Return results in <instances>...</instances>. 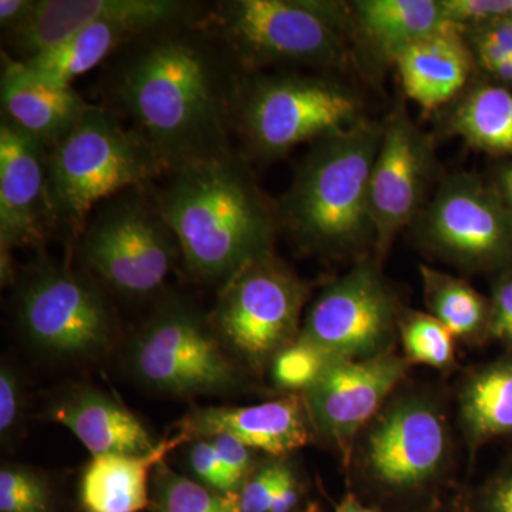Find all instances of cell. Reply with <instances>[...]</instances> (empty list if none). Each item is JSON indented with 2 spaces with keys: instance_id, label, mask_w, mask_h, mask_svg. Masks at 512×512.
Listing matches in <instances>:
<instances>
[{
  "instance_id": "obj_1",
  "label": "cell",
  "mask_w": 512,
  "mask_h": 512,
  "mask_svg": "<svg viewBox=\"0 0 512 512\" xmlns=\"http://www.w3.org/2000/svg\"><path fill=\"white\" fill-rule=\"evenodd\" d=\"M204 18L150 30L106 63L110 109L133 120L168 170L234 147L247 72Z\"/></svg>"
},
{
  "instance_id": "obj_2",
  "label": "cell",
  "mask_w": 512,
  "mask_h": 512,
  "mask_svg": "<svg viewBox=\"0 0 512 512\" xmlns=\"http://www.w3.org/2000/svg\"><path fill=\"white\" fill-rule=\"evenodd\" d=\"M160 180L151 184L154 201L195 278L224 285L249 262L274 252L276 202L237 148L175 167Z\"/></svg>"
},
{
  "instance_id": "obj_3",
  "label": "cell",
  "mask_w": 512,
  "mask_h": 512,
  "mask_svg": "<svg viewBox=\"0 0 512 512\" xmlns=\"http://www.w3.org/2000/svg\"><path fill=\"white\" fill-rule=\"evenodd\" d=\"M383 133L384 121L362 120L312 144L276 202L279 229L299 247L325 256L375 248L369 187Z\"/></svg>"
},
{
  "instance_id": "obj_4",
  "label": "cell",
  "mask_w": 512,
  "mask_h": 512,
  "mask_svg": "<svg viewBox=\"0 0 512 512\" xmlns=\"http://www.w3.org/2000/svg\"><path fill=\"white\" fill-rule=\"evenodd\" d=\"M168 167L119 113L92 104L73 130L47 150L50 200L57 225L79 237L101 202L160 180Z\"/></svg>"
},
{
  "instance_id": "obj_5",
  "label": "cell",
  "mask_w": 512,
  "mask_h": 512,
  "mask_svg": "<svg viewBox=\"0 0 512 512\" xmlns=\"http://www.w3.org/2000/svg\"><path fill=\"white\" fill-rule=\"evenodd\" d=\"M204 22L247 73L272 64L339 66L346 57L348 6L325 0H224Z\"/></svg>"
},
{
  "instance_id": "obj_6",
  "label": "cell",
  "mask_w": 512,
  "mask_h": 512,
  "mask_svg": "<svg viewBox=\"0 0 512 512\" xmlns=\"http://www.w3.org/2000/svg\"><path fill=\"white\" fill-rule=\"evenodd\" d=\"M362 104L325 77L245 74L235 113L234 134L245 157L274 160L308 141L332 136L360 123Z\"/></svg>"
},
{
  "instance_id": "obj_7",
  "label": "cell",
  "mask_w": 512,
  "mask_h": 512,
  "mask_svg": "<svg viewBox=\"0 0 512 512\" xmlns=\"http://www.w3.org/2000/svg\"><path fill=\"white\" fill-rule=\"evenodd\" d=\"M451 463L453 437L439 397L399 389L360 431L349 466L382 493L409 495L440 483Z\"/></svg>"
},
{
  "instance_id": "obj_8",
  "label": "cell",
  "mask_w": 512,
  "mask_h": 512,
  "mask_svg": "<svg viewBox=\"0 0 512 512\" xmlns=\"http://www.w3.org/2000/svg\"><path fill=\"white\" fill-rule=\"evenodd\" d=\"M308 296L309 286L271 252L222 285L208 322L229 356L262 373L301 336Z\"/></svg>"
},
{
  "instance_id": "obj_9",
  "label": "cell",
  "mask_w": 512,
  "mask_h": 512,
  "mask_svg": "<svg viewBox=\"0 0 512 512\" xmlns=\"http://www.w3.org/2000/svg\"><path fill=\"white\" fill-rule=\"evenodd\" d=\"M150 185L104 202L77 237L90 274L128 298L154 295L181 255L173 229L147 190Z\"/></svg>"
},
{
  "instance_id": "obj_10",
  "label": "cell",
  "mask_w": 512,
  "mask_h": 512,
  "mask_svg": "<svg viewBox=\"0 0 512 512\" xmlns=\"http://www.w3.org/2000/svg\"><path fill=\"white\" fill-rule=\"evenodd\" d=\"M128 360L140 382L175 396L229 393L241 384L237 363L208 319L181 303L165 306L148 320Z\"/></svg>"
},
{
  "instance_id": "obj_11",
  "label": "cell",
  "mask_w": 512,
  "mask_h": 512,
  "mask_svg": "<svg viewBox=\"0 0 512 512\" xmlns=\"http://www.w3.org/2000/svg\"><path fill=\"white\" fill-rule=\"evenodd\" d=\"M379 261L363 258L313 301L299 338L332 359L365 360L393 352L403 311Z\"/></svg>"
},
{
  "instance_id": "obj_12",
  "label": "cell",
  "mask_w": 512,
  "mask_h": 512,
  "mask_svg": "<svg viewBox=\"0 0 512 512\" xmlns=\"http://www.w3.org/2000/svg\"><path fill=\"white\" fill-rule=\"evenodd\" d=\"M420 244L466 271L512 269V210L477 175L444 178L420 212Z\"/></svg>"
},
{
  "instance_id": "obj_13",
  "label": "cell",
  "mask_w": 512,
  "mask_h": 512,
  "mask_svg": "<svg viewBox=\"0 0 512 512\" xmlns=\"http://www.w3.org/2000/svg\"><path fill=\"white\" fill-rule=\"evenodd\" d=\"M16 313L29 342L52 356H97L113 340V313L99 285L66 266H37L19 289Z\"/></svg>"
},
{
  "instance_id": "obj_14",
  "label": "cell",
  "mask_w": 512,
  "mask_h": 512,
  "mask_svg": "<svg viewBox=\"0 0 512 512\" xmlns=\"http://www.w3.org/2000/svg\"><path fill=\"white\" fill-rule=\"evenodd\" d=\"M410 367L394 350L372 359H335L303 392L316 436L339 451L345 466L360 431L399 390Z\"/></svg>"
},
{
  "instance_id": "obj_15",
  "label": "cell",
  "mask_w": 512,
  "mask_h": 512,
  "mask_svg": "<svg viewBox=\"0 0 512 512\" xmlns=\"http://www.w3.org/2000/svg\"><path fill=\"white\" fill-rule=\"evenodd\" d=\"M430 137L403 110L384 121V133L370 174V218L375 258L382 264L400 231L420 214L433 178Z\"/></svg>"
},
{
  "instance_id": "obj_16",
  "label": "cell",
  "mask_w": 512,
  "mask_h": 512,
  "mask_svg": "<svg viewBox=\"0 0 512 512\" xmlns=\"http://www.w3.org/2000/svg\"><path fill=\"white\" fill-rule=\"evenodd\" d=\"M59 229L47 177V150L0 121V254L40 245Z\"/></svg>"
},
{
  "instance_id": "obj_17",
  "label": "cell",
  "mask_w": 512,
  "mask_h": 512,
  "mask_svg": "<svg viewBox=\"0 0 512 512\" xmlns=\"http://www.w3.org/2000/svg\"><path fill=\"white\" fill-rule=\"evenodd\" d=\"M204 3L184 0H36L25 23L5 33L3 40L13 59H32L80 30L109 19H140L171 25L200 19Z\"/></svg>"
},
{
  "instance_id": "obj_18",
  "label": "cell",
  "mask_w": 512,
  "mask_h": 512,
  "mask_svg": "<svg viewBox=\"0 0 512 512\" xmlns=\"http://www.w3.org/2000/svg\"><path fill=\"white\" fill-rule=\"evenodd\" d=\"M187 441L227 433L252 450L281 458L313 439V424L303 393L249 407L197 409L178 423Z\"/></svg>"
},
{
  "instance_id": "obj_19",
  "label": "cell",
  "mask_w": 512,
  "mask_h": 512,
  "mask_svg": "<svg viewBox=\"0 0 512 512\" xmlns=\"http://www.w3.org/2000/svg\"><path fill=\"white\" fill-rule=\"evenodd\" d=\"M2 117L39 141L46 150L55 147L79 123L92 104L73 86L49 82L2 53Z\"/></svg>"
},
{
  "instance_id": "obj_20",
  "label": "cell",
  "mask_w": 512,
  "mask_h": 512,
  "mask_svg": "<svg viewBox=\"0 0 512 512\" xmlns=\"http://www.w3.org/2000/svg\"><path fill=\"white\" fill-rule=\"evenodd\" d=\"M47 416L72 431L93 456H141L158 444L130 410L93 387H74L60 394Z\"/></svg>"
},
{
  "instance_id": "obj_21",
  "label": "cell",
  "mask_w": 512,
  "mask_h": 512,
  "mask_svg": "<svg viewBox=\"0 0 512 512\" xmlns=\"http://www.w3.org/2000/svg\"><path fill=\"white\" fill-rule=\"evenodd\" d=\"M393 63L407 96L424 110H434L464 89L476 60L463 32L448 29L404 47Z\"/></svg>"
},
{
  "instance_id": "obj_22",
  "label": "cell",
  "mask_w": 512,
  "mask_h": 512,
  "mask_svg": "<svg viewBox=\"0 0 512 512\" xmlns=\"http://www.w3.org/2000/svg\"><path fill=\"white\" fill-rule=\"evenodd\" d=\"M187 443L183 434L165 439L141 456H93L80 483V503L86 512H140L150 505L148 478L174 448Z\"/></svg>"
},
{
  "instance_id": "obj_23",
  "label": "cell",
  "mask_w": 512,
  "mask_h": 512,
  "mask_svg": "<svg viewBox=\"0 0 512 512\" xmlns=\"http://www.w3.org/2000/svg\"><path fill=\"white\" fill-rule=\"evenodd\" d=\"M160 26L165 25L140 19L103 20L40 55L23 60V64L42 79L73 86L74 80L109 62L131 40Z\"/></svg>"
},
{
  "instance_id": "obj_24",
  "label": "cell",
  "mask_w": 512,
  "mask_h": 512,
  "mask_svg": "<svg viewBox=\"0 0 512 512\" xmlns=\"http://www.w3.org/2000/svg\"><path fill=\"white\" fill-rule=\"evenodd\" d=\"M350 10L357 32L390 62L423 37L458 29L446 19L441 0H357Z\"/></svg>"
},
{
  "instance_id": "obj_25",
  "label": "cell",
  "mask_w": 512,
  "mask_h": 512,
  "mask_svg": "<svg viewBox=\"0 0 512 512\" xmlns=\"http://www.w3.org/2000/svg\"><path fill=\"white\" fill-rule=\"evenodd\" d=\"M458 419L471 456L488 441L511 436V355L468 373L458 392Z\"/></svg>"
},
{
  "instance_id": "obj_26",
  "label": "cell",
  "mask_w": 512,
  "mask_h": 512,
  "mask_svg": "<svg viewBox=\"0 0 512 512\" xmlns=\"http://www.w3.org/2000/svg\"><path fill=\"white\" fill-rule=\"evenodd\" d=\"M447 130L485 153L512 156L511 89L478 84L468 90L448 116Z\"/></svg>"
},
{
  "instance_id": "obj_27",
  "label": "cell",
  "mask_w": 512,
  "mask_h": 512,
  "mask_svg": "<svg viewBox=\"0 0 512 512\" xmlns=\"http://www.w3.org/2000/svg\"><path fill=\"white\" fill-rule=\"evenodd\" d=\"M424 302L430 315L461 342L480 345L490 340V299L463 278L420 265Z\"/></svg>"
},
{
  "instance_id": "obj_28",
  "label": "cell",
  "mask_w": 512,
  "mask_h": 512,
  "mask_svg": "<svg viewBox=\"0 0 512 512\" xmlns=\"http://www.w3.org/2000/svg\"><path fill=\"white\" fill-rule=\"evenodd\" d=\"M399 340L410 365H424L450 372L457 365L456 336L430 313L403 308Z\"/></svg>"
},
{
  "instance_id": "obj_29",
  "label": "cell",
  "mask_w": 512,
  "mask_h": 512,
  "mask_svg": "<svg viewBox=\"0 0 512 512\" xmlns=\"http://www.w3.org/2000/svg\"><path fill=\"white\" fill-rule=\"evenodd\" d=\"M154 512H241L238 495H225L180 476L167 464L156 467Z\"/></svg>"
},
{
  "instance_id": "obj_30",
  "label": "cell",
  "mask_w": 512,
  "mask_h": 512,
  "mask_svg": "<svg viewBox=\"0 0 512 512\" xmlns=\"http://www.w3.org/2000/svg\"><path fill=\"white\" fill-rule=\"evenodd\" d=\"M332 360L335 359L323 350L299 338L275 357L269 370L279 389L303 393L319 379Z\"/></svg>"
},
{
  "instance_id": "obj_31",
  "label": "cell",
  "mask_w": 512,
  "mask_h": 512,
  "mask_svg": "<svg viewBox=\"0 0 512 512\" xmlns=\"http://www.w3.org/2000/svg\"><path fill=\"white\" fill-rule=\"evenodd\" d=\"M53 497L45 478L30 468L0 470V512H52Z\"/></svg>"
},
{
  "instance_id": "obj_32",
  "label": "cell",
  "mask_w": 512,
  "mask_h": 512,
  "mask_svg": "<svg viewBox=\"0 0 512 512\" xmlns=\"http://www.w3.org/2000/svg\"><path fill=\"white\" fill-rule=\"evenodd\" d=\"M474 60L487 72L501 60L512 59V19L505 18L463 32Z\"/></svg>"
},
{
  "instance_id": "obj_33",
  "label": "cell",
  "mask_w": 512,
  "mask_h": 512,
  "mask_svg": "<svg viewBox=\"0 0 512 512\" xmlns=\"http://www.w3.org/2000/svg\"><path fill=\"white\" fill-rule=\"evenodd\" d=\"M285 461L269 460L258 464L238 494L239 511L271 512Z\"/></svg>"
},
{
  "instance_id": "obj_34",
  "label": "cell",
  "mask_w": 512,
  "mask_h": 512,
  "mask_svg": "<svg viewBox=\"0 0 512 512\" xmlns=\"http://www.w3.org/2000/svg\"><path fill=\"white\" fill-rule=\"evenodd\" d=\"M444 15L461 32L510 16L512 0H441Z\"/></svg>"
},
{
  "instance_id": "obj_35",
  "label": "cell",
  "mask_w": 512,
  "mask_h": 512,
  "mask_svg": "<svg viewBox=\"0 0 512 512\" xmlns=\"http://www.w3.org/2000/svg\"><path fill=\"white\" fill-rule=\"evenodd\" d=\"M208 440L211 441L215 453L220 458L235 494H239L245 481L258 467L254 450L227 433L217 434V436H212Z\"/></svg>"
},
{
  "instance_id": "obj_36",
  "label": "cell",
  "mask_w": 512,
  "mask_h": 512,
  "mask_svg": "<svg viewBox=\"0 0 512 512\" xmlns=\"http://www.w3.org/2000/svg\"><path fill=\"white\" fill-rule=\"evenodd\" d=\"M188 464L194 476L205 487L225 495H238L229 483L224 467L210 440H194V444L188 451Z\"/></svg>"
},
{
  "instance_id": "obj_37",
  "label": "cell",
  "mask_w": 512,
  "mask_h": 512,
  "mask_svg": "<svg viewBox=\"0 0 512 512\" xmlns=\"http://www.w3.org/2000/svg\"><path fill=\"white\" fill-rule=\"evenodd\" d=\"M23 416V389L15 370L2 363L0 369V434L9 440L18 430Z\"/></svg>"
},
{
  "instance_id": "obj_38",
  "label": "cell",
  "mask_w": 512,
  "mask_h": 512,
  "mask_svg": "<svg viewBox=\"0 0 512 512\" xmlns=\"http://www.w3.org/2000/svg\"><path fill=\"white\" fill-rule=\"evenodd\" d=\"M490 306V339L504 343L512 330V269L501 272L495 279Z\"/></svg>"
},
{
  "instance_id": "obj_39",
  "label": "cell",
  "mask_w": 512,
  "mask_h": 512,
  "mask_svg": "<svg viewBox=\"0 0 512 512\" xmlns=\"http://www.w3.org/2000/svg\"><path fill=\"white\" fill-rule=\"evenodd\" d=\"M483 512H512V463L485 488Z\"/></svg>"
},
{
  "instance_id": "obj_40",
  "label": "cell",
  "mask_w": 512,
  "mask_h": 512,
  "mask_svg": "<svg viewBox=\"0 0 512 512\" xmlns=\"http://www.w3.org/2000/svg\"><path fill=\"white\" fill-rule=\"evenodd\" d=\"M299 498H301V484L292 467L285 463L271 512H292L298 505Z\"/></svg>"
},
{
  "instance_id": "obj_41",
  "label": "cell",
  "mask_w": 512,
  "mask_h": 512,
  "mask_svg": "<svg viewBox=\"0 0 512 512\" xmlns=\"http://www.w3.org/2000/svg\"><path fill=\"white\" fill-rule=\"evenodd\" d=\"M36 0H2L0 2V26L3 35L19 28L35 8Z\"/></svg>"
},
{
  "instance_id": "obj_42",
  "label": "cell",
  "mask_w": 512,
  "mask_h": 512,
  "mask_svg": "<svg viewBox=\"0 0 512 512\" xmlns=\"http://www.w3.org/2000/svg\"><path fill=\"white\" fill-rule=\"evenodd\" d=\"M494 188L501 195L505 204L512 210V165H508L498 174L497 183H495Z\"/></svg>"
},
{
  "instance_id": "obj_43",
  "label": "cell",
  "mask_w": 512,
  "mask_h": 512,
  "mask_svg": "<svg viewBox=\"0 0 512 512\" xmlns=\"http://www.w3.org/2000/svg\"><path fill=\"white\" fill-rule=\"evenodd\" d=\"M335 512H377L373 508L366 507L365 504L360 503L359 498L355 494L349 493L343 497Z\"/></svg>"
},
{
  "instance_id": "obj_44",
  "label": "cell",
  "mask_w": 512,
  "mask_h": 512,
  "mask_svg": "<svg viewBox=\"0 0 512 512\" xmlns=\"http://www.w3.org/2000/svg\"><path fill=\"white\" fill-rule=\"evenodd\" d=\"M305 512H320L318 504H315V503L309 504V507L306 508Z\"/></svg>"
},
{
  "instance_id": "obj_45",
  "label": "cell",
  "mask_w": 512,
  "mask_h": 512,
  "mask_svg": "<svg viewBox=\"0 0 512 512\" xmlns=\"http://www.w3.org/2000/svg\"><path fill=\"white\" fill-rule=\"evenodd\" d=\"M504 345L507 346L508 349L512 350V330L508 338L504 340Z\"/></svg>"
},
{
  "instance_id": "obj_46",
  "label": "cell",
  "mask_w": 512,
  "mask_h": 512,
  "mask_svg": "<svg viewBox=\"0 0 512 512\" xmlns=\"http://www.w3.org/2000/svg\"><path fill=\"white\" fill-rule=\"evenodd\" d=\"M508 18L512 19V9H511V12H510V16H508Z\"/></svg>"
}]
</instances>
